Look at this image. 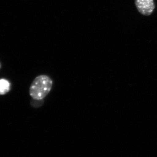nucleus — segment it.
Masks as SVG:
<instances>
[{
  "instance_id": "obj_2",
  "label": "nucleus",
  "mask_w": 157,
  "mask_h": 157,
  "mask_svg": "<svg viewBox=\"0 0 157 157\" xmlns=\"http://www.w3.org/2000/svg\"><path fill=\"white\" fill-rule=\"evenodd\" d=\"M135 4L138 11L145 16L151 15L155 8L154 0H135Z\"/></svg>"
},
{
  "instance_id": "obj_3",
  "label": "nucleus",
  "mask_w": 157,
  "mask_h": 157,
  "mask_svg": "<svg viewBox=\"0 0 157 157\" xmlns=\"http://www.w3.org/2000/svg\"><path fill=\"white\" fill-rule=\"evenodd\" d=\"M10 89V82L5 79H0V95L5 94Z\"/></svg>"
},
{
  "instance_id": "obj_1",
  "label": "nucleus",
  "mask_w": 157,
  "mask_h": 157,
  "mask_svg": "<svg viewBox=\"0 0 157 157\" xmlns=\"http://www.w3.org/2000/svg\"><path fill=\"white\" fill-rule=\"evenodd\" d=\"M52 85V80L47 75L37 76L30 87V95L35 101H42L50 92Z\"/></svg>"
}]
</instances>
